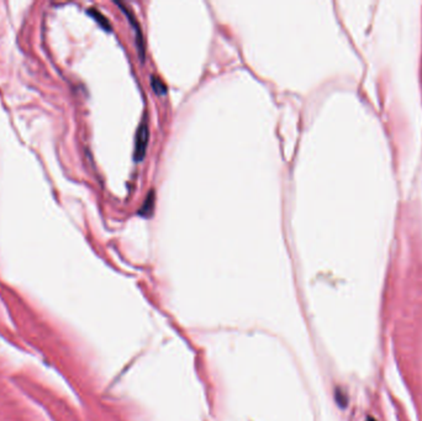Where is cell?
Masks as SVG:
<instances>
[{"instance_id": "1", "label": "cell", "mask_w": 422, "mask_h": 421, "mask_svg": "<svg viewBox=\"0 0 422 421\" xmlns=\"http://www.w3.org/2000/svg\"><path fill=\"white\" fill-rule=\"evenodd\" d=\"M148 138H150V130H148L147 120L145 117L139 125V129H137L136 132V141H135V160L137 162L142 161L143 157H145L148 145Z\"/></svg>"}, {"instance_id": "2", "label": "cell", "mask_w": 422, "mask_h": 421, "mask_svg": "<svg viewBox=\"0 0 422 421\" xmlns=\"http://www.w3.org/2000/svg\"><path fill=\"white\" fill-rule=\"evenodd\" d=\"M116 4L119 5V6L121 7L122 11L126 14V16L130 19V22L134 25L135 30H136V43H137V47H139L140 58H141V61H143V58H145V43H143V36H142V33H141L140 25H139V22H137L136 17H135V14L131 11V10L129 9V7H126V5H125V4H121V2H116Z\"/></svg>"}, {"instance_id": "3", "label": "cell", "mask_w": 422, "mask_h": 421, "mask_svg": "<svg viewBox=\"0 0 422 421\" xmlns=\"http://www.w3.org/2000/svg\"><path fill=\"white\" fill-rule=\"evenodd\" d=\"M155 191H151L150 193H148L147 198L145 199V202H143V204L141 205L140 210H139V214L143 215L145 217L151 216V215L153 214V208H155Z\"/></svg>"}, {"instance_id": "4", "label": "cell", "mask_w": 422, "mask_h": 421, "mask_svg": "<svg viewBox=\"0 0 422 421\" xmlns=\"http://www.w3.org/2000/svg\"><path fill=\"white\" fill-rule=\"evenodd\" d=\"M151 86L155 89V92L157 94H165L167 92V86L162 82V79H160L158 77L153 76L151 78Z\"/></svg>"}, {"instance_id": "5", "label": "cell", "mask_w": 422, "mask_h": 421, "mask_svg": "<svg viewBox=\"0 0 422 421\" xmlns=\"http://www.w3.org/2000/svg\"><path fill=\"white\" fill-rule=\"evenodd\" d=\"M90 14L94 15V17H95V19H98L99 24H100L103 27H105L107 31H109V30L111 29V25H110V22L107 21L106 17L104 16V15H101L100 12L96 11L95 9H90Z\"/></svg>"}, {"instance_id": "6", "label": "cell", "mask_w": 422, "mask_h": 421, "mask_svg": "<svg viewBox=\"0 0 422 421\" xmlns=\"http://www.w3.org/2000/svg\"><path fill=\"white\" fill-rule=\"evenodd\" d=\"M367 421H377L375 419H373V418H368Z\"/></svg>"}]
</instances>
